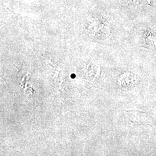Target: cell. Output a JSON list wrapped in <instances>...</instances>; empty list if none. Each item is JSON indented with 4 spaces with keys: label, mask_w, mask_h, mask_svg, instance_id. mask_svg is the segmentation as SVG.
Returning a JSON list of instances; mask_svg holds the SVG:
<instances>
[]
</instances>
